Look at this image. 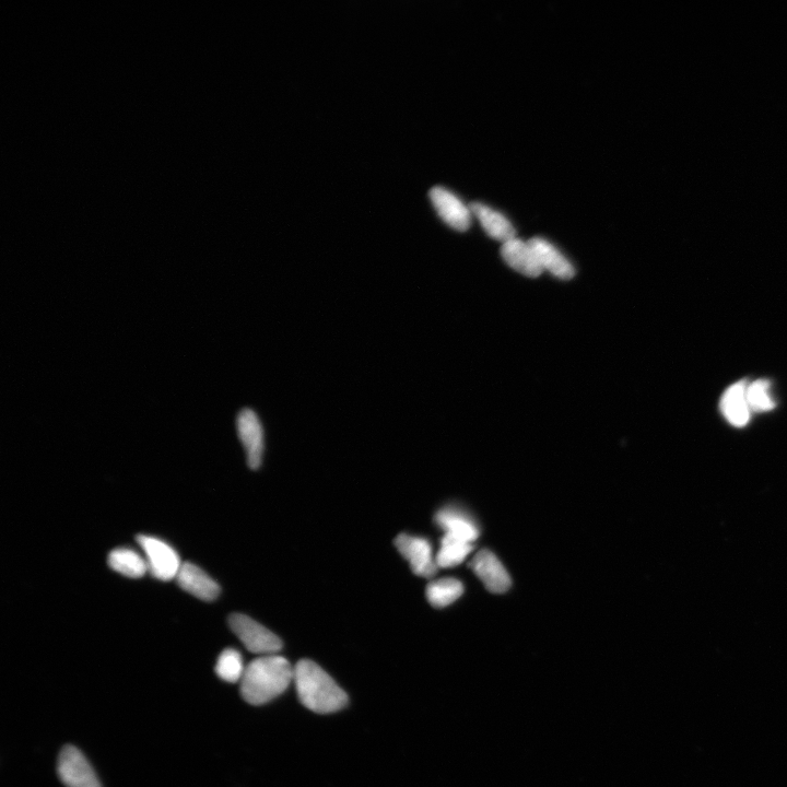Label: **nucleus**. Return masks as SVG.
<instances>
[{
    "label": "nucleus",
    "mask_w": 787,
    "mask_h": 787,
    "mask_svg": "<svg viewBox=\"0 0 787 787\" xmlns=\"http://www.w3.org/2000/svg\"><path fill=\"white\" fill-rule=\"evenodd\" d=\"M295 678V668L277 654L258 657L245 668L241 680L242 698L252 706H262L287 690Z\"/></svg>",
    "instance_id": "1"
},
{
    "label": "nucleus",
    "mask_w": 787,
    "mask_h": 787,
    "mask_svg": "<svg viewBox=\"0 0 787 787\" xmlns=\"http://www.w3.org/2000/svg\"><path fill=\"white\" fill-rule=\"evenodd\" d=\"M293 681L303 706L312 712L330 714L347 706V693L312 661L302 660L296 665Z\"/></svg>",
    "instance_id": "2"
},
{
    "label": "nucleus",
    "mask_w": 787,
    "mask_h": 787,
    "mask_svg": "<svg viewBox=\"0 0 787 787\" xmlns=\"http://www.w3.org/2000/svg\"><path fill=\"white\" fill-rule=\"evenodd\" d=\"M229 626L245 648L254 654L274 655L283 649V642L275 633L249 616L233 614L229 617Z\"/></svg>",
    "instance_id": "3"
},
{
    "label": "nucleus",
    "mask_w": 787,
    "mask_h": 787,
    "mask_svg": "<svg viewBox=\"0 0 787 787\" xmlns=\"http://www.w3.org/2000/svg\"><path fill=\"white\" fill-rule=\"evenodd\" d=\"M137 540L145 552L148 571L152 577L161 581L178 578L182 567L178 552L159 538L140 535Z\"/></svg>",
    "instance_id": "4"
},
{
    "label": "nucleus",
    "mask_w": 787,
    "mask_h": 787,
    "mask_svg": "<svg viewBox=\"0 0 787 787\" xmlns=\"http://www.w3.org/2000/svg\"><path fill=\"white\" fill-rule=\"evenodd\" d=\"M57 772L66 787H102L88 760L74 746L63 748Z\"/></svg>",
    "instance_id": "5"
},
{
    "label": "nucleus",
    "mask_w": 787,
    "mask_h": 787,
    "mask_svg": "<svg viewBox=\"0 0 787 787\" xmlns=\"http://www.w3.org/2000/svg\"><path fill=\"white\" fill-rule=\"evenodd\" d=\"M395 546L418 577L430 579L436 575L439 567L427 539L401 534L395 539Z\"/></svg>",
    "instance_id": "6"
},
{
    "label": "nucleus",
    "mask_w": 787,
    "mask_h": 787,
    "mask_svg": "<svg viewBox=\"0 0 787 787\" xmlns=\"http://www.w3.org/2000/svg\"><path fill=\"white\" fill-rule=\"evenodd\" d=\"M430 198L439 216L451 228L463 232L471 226V208H467L456 195L437 186L431 190Z\"/></svg>",
    "instance_id": "7"
},
{
    "label": "nucleus",
    "mask_w": 787,
    "mask_h": 787,
    "mask_svg": "<svg viewBox=\"0 0 787 787\" xmlns=\"http://www.w3.org/2000/svg\"><path fill=\"white\" fill-rule=\"evenodd\" d=\"M240 440L248 455V464L257 469L262 464L264 453V432L257 415L251 409H243L238 417Z\"/></svg>",
    "instance_id": "8"
},
{
    "label": "nucleus",
    "mask_w": 787,
    "mask_h": 787,
    "mask_svg": "<svg viewBox=\"0 0 787 787\" xmlns=\"http://www.w3.org/2000/svg\"><path fill=\"white\" fill-rule=\"evenodd\" d=\"M471 566L489 592L502 594L510 589L512 584L510 575L491 551L481 550L478 552Z\"/></svg>",
    "instance_id": "9"
},
{
    "label": "nucleus",
    "mask_w": 787,
    "mask_h": 787,
    "mask_svg": "<svg viewBox=\"0 0 787 787\" xmlns=\"http://www.w3.org/2000/svg\"><path fill=\"white\" fill-rule=\"evenodd\" d=\"M181 589L205 602L215 601L220 594L219 584L193 563H183L178 574Z\"/></svg>",
    "instance_id": "10"
},
{
    "label": "nucleus",
    "mask_w": 787,
    "mask_h": 787,
    "mask_svg": "<svg viewBox=\"0 0 787 787\" xmlns=\"http://www.w3.org/2000/svg\"><path fill=\"white\" fill-rule=\"evenodd\" d=\"M501 255L505 263L524 276L536 278L543 273V268L528 242L516 238L505 242L502 245Z\"/></svg>",
    "instance_id": "11"
},
{
    "label": "nucleus",
    "mask_w": 787,
    "mask_h": 787,
    "mask_svg": "<svg viewBox=\"0 0 787 787\" xmlns=\"http://www.w3.org/2000/svg\"><path fill=\"white\" fill-rule=\"evenodd\" d=\"M437 524L444 531L445 538L473 544L479 536L476 524L466 514L456 509H444L436 516Z\"/></svg>",
    "instance_id": "12"
},
{
    "label": "nucleus",
    "mask_w": 787,
    "mask_h": 787,
    "mask_svg": "<svg viewBox=\"0 0 787 787\" xmlns=\"http://www.w3.org/2000/svg\"><path fill=\"white\" fill-rule=\"evenodd\" d=\"M528 243L531 244L537 260L543 268V272L547 270L551 275L562 280H569L574 277L575 269L573 265L554 245L542 238H534Z\"/></svg>",
    "instance_id": "13"
},
{
    "label": "nucleus",
    "mask_w": 787,
    "mask_h": 787,
    "mask_svg": "<svg viewBox=\"0 0 787 787\" xmlns=\"http://www.w3.org/2000/svg\"><path fill=\"white\" fill-rule=\"evenodd\" d=\"M746 382L728 387L721 399V409L726 420L734 427H745L750 419V406L747 399Z\"/></svg>",
    "instance_id": "14"
},
{
    "label": "nucleus",
    "mask_w": 787,
    "mask_h": 787,
    "mask_svg": "<svg viewBox=\"0 0 787 787\" xmlns=\"http://www.w3.org/2000/svg\"><path fill=\"white\" fill-rule=\"evenodd\" d=\"M471 211L492 239L505 243L516 238L512 223L498 211L481 203H474Z\"/></svg>",
    "instance_id": "15"
},
{
    "label": "nucleus",
    "mask_w": 787,
    "mask_h": 787,
    "mask_svg": "<svg viewBox=\"0 0 787 787\" xmlns=\"http://www.w3.org/2000/svg\"><path fill=\"white\" fill-rule=\"evenodd\" d=\"M109 566L124 577L139 579L148 572L147 561L133 549L117 548L109 555Z\"/></svg>",
    "instance_id": "16"
},
{
    "label": "nucleus",
    "mask_w": 787,
    "mask_h": 787,
    "mask_svg": "<svg viewBox=\"0 0 787 787\" xmlns=\"http://www.w3.org/2000/svg\"><path fill=\"white\" fill-rule=\"evenodd\" d=\"M464 586L461 581L452 578L431 582L427 587L429 603L436 608H444L453 604L462 596Z\"/></svg>",
    "instance_id": "17"
},
{
    "label": "nucleus",
    "mask_w": 787,
    "mask_h": 787,
    "mask_svg": "<svg viewBox=\"0 0 787 787\" xmlns=\"http://www.w3.org/2000/svg\"><path fill=\"white\" fill-rule=\"evenodd\" d=\"M245 668L246 666H244L240 652L234 649H227L219 656L216 673L222 680L234 684L242 680Z\"/></svg>",
    "instance_id": "18"
},
{
    "label": "nucleus",
    "mask_w": 787,
    "mask_h": 787,
    "mask_svg": "<svg viewBox=\"0 0 787 787\" xmlns=\"http://www.w3.org/2000/svg\"><path fill=\"white\" fill-rule=\"evenodd\" d=\"M473 549V544L457 542V540L443 537L441 549L436 559L437 565L439 568H452L461 565Z\"/></svg>",
    "instance_id": "19"
},
{
    "label": "nucleus",
    "mask_w": 787,
    "mask_h": 787,
    "mask_svg": "<svg viewBox=\"0 0 787 787\" xmlns=\"http://www.w3.org/2000/svg\"><path fill=\"white\" fill-rule=\"evenodd\" d=\"M747 399L751 410L770 411L775 407V402L770 395V383L758 380L747 387Z\"/></svg>",
    "instance_id": "20"
}]
</instances>
